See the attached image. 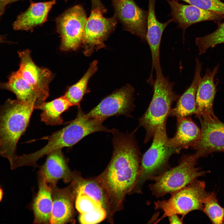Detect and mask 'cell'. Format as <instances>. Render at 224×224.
<instances>
[{"label":"cell","instance_id":"cell-7","mask_svg":"<svg viewBox=\"0 0 224 224\" xmlns=\"http://www.w3.org/2000/svg\"><path fill=\"white\" fill-rule=\"evenodd\" d=\"M205 187L204 181L196 179L171 194L169 199L155 202V209L161 210L164 212L156 223L171 214L180 215L184 218L192 211H203L204 202L208 194L206 191Z\"/></svg>","mask_w":224,"mask_h":224},{"label":"cell","instance_id":"cell-2","mask_svg":"<svg viewBox=\"0 0 224 224\" xmlns=\"http://www.w3.org/2000/svg\"><path fill=\"white\" fill-rule=\"evenodd\" d=\"M36 106L34 101L10 98L0 105V155L8 159L10 166L16 156L17 143L26 129Z\"/></svg>","mask_w":224,"mask_h":224},{"label":"cell","instance_id":"cell-17","mask_svg":"<svg viewBox=\"0 0 224 224\" xmlns=\"http://www.w3.org/2000/svg\"><path fill=\"white\" fill-rule=\"evenodd\" d=\"M47 155L39 172V178L52 186L56 185L57 182L61 180L66 183L72 181L74 174L68 166L62 149L56 150Z\"/></svg>","mask_w":224,"mask_h":224},{"label":"cell","instance_id":"cell-31","mask_svg":"<svg viewBox=\"0 0 224 224\" xmlns=\"http://www.w3.org/2000/svg\"><path fill=\"white\" fill-rule=\"evenodd\" d=\"M107 212L103 207L96 210L80 214L79 222L83 224H95L98 223L106 218Z\"/></svg>","mask_w":224,"mask_h":224},{"label":"cell","instance_id":"cell-1","mask_svg":"<svg viewBox=\"0 0 224 224\" xmlns=\"http://www.w3.org/2000/svg\"><path fill=\"white\" fill-rule=\"evenodd\" d=\"M136 130L124 134L111 130L112 158L105 169L96 177L106 194L112 217L122 209L126 196L132 192L138 177L141 160L134 137Z\"/></svg>","mask_w":224,"mask_h":224},{"label":"cell","instance_id":"cell-34","mask_svg":"<svg viewBox=\"0 0 224 224\" xmlns=\"http://www.w3.org/2000/svg\"><path fill=\"white\" fill-rule=\"evenodd\" d=\"M6 0H0V20L5 10L6 5Z\"/></svg>","mask_w":224,"mask_h":224},{"label":"cell","instance_id":"cell-8","mask_svg":"<svg viewBox=\"0 0 224 224\" xmlns=\"http://www.w3.org/2000/svg\"><path fill=\"white\" fill-rule=\"evenodd\" d=\"M86 19L85 11L80 5L69 8L56 19L62 50H75L82 45Z\"/></svg>","mask_w":224,"mask_h":224},{"label":"cell","instance_id":"cell-36","mask_svg":"<svg viewBox=\"0 0 224 224\" xmlns=\"http://www.w3.org/2000/svg\"><path fill=\"white\" fill-rule=\"evenodd\" d=\"M19 0H6L5 4H6V6H7V5L8 4L12 3L13 2H15L16 1H18Z\"/></svg>","mask_w":224,"mask_h":224},{"label":"cell","instance_id":"cell-32","mask_svg":"<svg viewBox=\"0 0 224 224\" xmlns=\"http://www.w3.org/2000/svg\"><path fill=\"white\" fill-rule=\"evenodd\" d=\"M177 214H173L168 216L170 224H182L184 217H179Z\"/></svg>","mask_w":224,"mask_h":224},{"label":"cell","instance_id":"cell-21","mask_svg":"<svg viewBox=\"0 0 224 224\" xmlns=\"http://www.w3.org/2000/svg\"><path fill=\"white\" fill-rule=\"evenodd\" d=\"M195 61L196 67L193 81L182 95L179 96L176 106L171 110L170 116L179 118L189 116L196 113V93L201 78V72L202 64L197 58Z\"/></svg>","mask_w":224,"mask_h":224},{"label":"cell","instance_id":"cell-18","mask_svg":"<svg viewBox=\"0 0 224 224\" xmlns=\"http://www.w3.org/2000/svg\"><path fill=\"white\" fill-rule=\"evenodd\" d=\"M148 0V10L147 20L146 39L150 49L152 57V67L149 78L153 79L154 69L161 66L160 50L161 38L163 33L166 27L171 22V18L167 21L159 22L156 16L155 4L156 0Z\"/></svg>","mask_w":224,"mask_h":224},{"label":"cell","instance_id":"cell-14","mask_svg":"<svg viewBox=\"0 0 224 224\" xmlns=\"http://www.w3.org/2000/svg\"><path fill=\"white\" fill-rule=\"evenodd\" d=\"M20 59L18 71L22 77L46 98L49 95V84L52 78L48 69L37 66L28 49L18 52Z\"/></svg>","mask_w":224,"mask_h":224},{"label":"cell","instance_id":"cell-5","mask_svg":"<svg viewBox=\"0 0 224 224\" xmlns=\"http://www.w3.org/2000/svg\"><path fill=\"white\" fill-rule=\"evenodd\" d=\"M198 159L194 153L184 155L177 166L151 178L150 180L154 181L149 185L152 195L158 198L171 194L209 173L196 166Z\"/></svg>","mask_w":224,"mask_h":224},{"label":"cell","instance_id":"cell-12","mask_svg":"<svg viewBox=\"0 0 224 224\" xmlns=\"http://www.w3.org/2000/svg\"><path fill=\"white\" fill-rule=\"evenodd\" d=\"M116 16L125 29L146 40L148 11L139 7L134 0H112Z\"/></svg>","mask_w":224,"mask_h":224},{"label":"cell","instance_id":"cell-15","mask_svg":"<svg viewBox=\"0 0 224 224\" xmlns=\"http://www.w3.org/2000/svg\"><path fill=\"white\" fill-rule=\"evenodd\" d=\"M51 187L53 204L50 223L72 222L74 215L73 202L77 196L73 183L63 189L56 185Z\"/></svg>","mask_w":224,"mask_h":224},{"label":"cell","instance_id":"cell-39","mask_svg":"<svg viewBox=\"0 0 224 224\" xmlns=\"http://www.w3.org/2000/svg\"><path fill=\"white\" fill-rule=\"evenodd\" d=\"M65 1H67L68 0H65Z\"/></svg>","mask_w":224,"mask_h":224},{"label":"cell","instance_id":"cell-38","mask_svg":"<svg viewBox=\"0 0 224 224\" xmlns=\"http://www.w3.org/2000/svg\"><path fill=\"white\" fill-rule=\"evenodd\" d=\"M1 142H0V147H1Z\"/></svg>","mask_w":224,"mask_h":224},{"label":"cell","instance_id":"cell-35","mask_svg":"<svg viewBox=\"0 0 224 224\" xmlns=\"http://www.w3.org/2000/svg\"><path fill=\"white\" fill-rule=\"evenodd\" d=\"M6 40V37L4 35H0V44L8 43Z\"/></svg>","mask_w":224,"mask_h":224},{"label":"cell","instance_id":"cell-4","mask_svg":"<svg viewBox=\"0 0 224 224\" xmlns=\"http://www.w3.org/2000/svg\"><path fill=\"white\" fill-rule=\"evenodd\" d=\"M155 71L156 77L152 84L153 97L146 111L139 119V126L143 127L146 131L145 143L152 138L159 126L166 124L172 104L179 97L173 91L174 83L164 76L161 66Z\"/></svg>","mask_w":224,"mask_h":224},{"label":"cell","instance_id":"cell-27","mask_svg":"<svg viewBox=\"0 0 224 224\" xmlns=\"http://www.w3.org/2000/svg\"><path fill=\"white\" fill-rule=\"evenodd\" d=\"M224 43V22L219 25L212 33L202 37H197L195 44L198 48L199 54L205 53L209 48Z\"/></svg>","mask_w":224,"mask_h":224},{"label":"cell","instance_id":"cell-29","mask_svg":"<svg viewBox=\"0 0 224 224\" xmlns=\"http://www.w3.org/2000/svg\"><path fill=\"white\" fill-rule=\"evenodd\" d=\"M75 206L80 214L90 212L102 207L100 203L91 197L81 193L77 195Z\"/></svg>","mask_w":224,"mask_h":224},{"label":"cell","instance_id":"cell-26","mask_svg":"<svg viewBox=\"0 0 224 224\" xmlns=\"http://www.w3.org/2000/svg\"><path fill=\"white\" fill-rule=\"evenodd\" d=\"M97 69V61L91 63L87 72L76 83L70 86L64 96L72 106H80L83 96L87 92L88 81Z\"/></svg>","mask_w":224,"mask_h":224},{"label":"cell","instance_id":"cell-25","mask_svg":"<svg viewBox=\"0 0 224 224\" xmlns=\"http://www.w3.org/2000/svg\"><path fill=\"white\" fill-rule=\"evenodd\" d=\"M71 106L64 95L50 101L44 102L36 109L42 111L40 115L41 121L47 125H56L63 123L61 114Z\"/></svg>","mask_w":224,"mask_h":224},{"label":"cell","instance_id":"cell-10","mask_svg":"<svg viewBox=\"0 0 224 224\" xmlns=\"http://www.w3.org/2000/svg\"><path fill=\"white\" fill-rule=\"evenodd\" d=\"M201 126L199 139L191 147L198 159L215 152H224V123L215 115L198 117Z\"/></svg>","mask_w":224,"mask_h":224},{"label":"cell","instance_id":"cell-37","mask_svg":"<svg viewBox=\"0 0 224 224\" xmlns=\"http://www.w3.org/2000/svg\"><path fill=\"white\" fill-rule=\"evenodd\" d=\"M3 191L2 188L0 187V202L1 201L3 196Z\"/></svg>","mask_w":224,"mask_h":224},{"label":"cell","instance_id":"cell-23","mask_svg":"<svg viewBox=\"0 0 224 224\" xmlns=\"http://www.w3.org/2000/svg\"><path fill=\"white\" fill-rule=\"evenodd\" d=\"M53 204L51 186L39 178L38 191L32 206L34 223H50Z\"/></svg>","mask_w":224,"mask_h":224},{"label":"cell","instance_id":"cell-20","mask_svg":"<svg viewBox=\"0 0 224 224\" xmlns=\"http://www.w3.org/2000/svg\"><path fill=\"white\" fill-rule=\"evenodd\" d=\"M0 89L9 91L14 93L17 99L23 101H34L35 109L45 102L47 99L27 82L17 71L9 75L7 82L0 81Z\"/></svg>","mask_w":224,"mask_h":224},{"label":"cell","instance_id":"cell-28","mask_svg":"<svg viewBox=\"0 0 224 224\" xmlns=\"http://www.w3.org/2000/svg\"><path fill=\"white\" fill-rule=\"evenodd\" d=\"M203 212L213 224L223 223L224 220V208L218 203L216 194L214 192L209 193L205 200Z\"/></svg>","mask_w":224,"mask_h":224},{"label":"cell","instance_id":"cell-3","mask_svg":"<svg viewBox=\"0 0 224 224\" xmlns=\"http://www.w3.org/2000/svg\"><path fill=\"white\" fill-rule=\"evenodd\" d=\"M104 120L89 116L78 107L76 118L62 129L41 139L48 141L47 144L37 152L22 156L24 164L27 166L36 165L39 158L56 150L72 146L83 138L92 133L103 132H110L102 123Z\"/></svg>","mask_w":224,"mask_h":224},{"label":"cell","instance_id":"cell-40","mask_svg":"<svg viewBox=\"0 0 224 224\" xmlns=\"http://www.w3.org/2000/svg\"></svg>","mask_w":224,"mask_h":224},{"label":"cell","instance_id":"cell-9","mask_svg":"<svg viewBox=\"0 0 224 224\" xmlns=\"http://www.w3.org/2000/svg\"><path fill=\"white\" fill-rule=\"evenodd\" d=\"M105 11V8L100 7L92 9L90 16L86 19L82 45L86 56H90L95 51L105 47V41L117 24L115 14L110 18L103 16V13Z\"/></svg>","mask_w":224,"mask_h":224},{"label":"cell","instance_id":"cell-13","mask_svg":"<svg viewBox=\"0 0 224 224\" xmlns=\"http://www.w3.org/2000/svg\"><path fill=\"white\" fill-rule=\"evenodd\" d=\"M166 1L171 9L170 15L173 22L183 30V38L186 29L194 24L205 21H219L224 17V16L215 12L180 3L177 0Z\"/></svg>","mask_w":224,"mask_h":224},{"label":"cell","instance_id":"cell-33","mask_svg":"<svg viewBox=\"0 0 224 224\" xmlns=\"http://www.w3.org/2000/svg\"><path fill=\"white\" fill-rule=\"evenodd\" d=\"M91 2L92 9H95L99 7L104 8L100 0H91Z\"/></svg>","mask_w":224,"mask_h":224},{"label":"cell","instance_id":"cell-6","mask_svg":"<svg viewBox=\"0 0 224 224\" xmlns=\"http://www.w3.org/2000/svg\"><path fill=\"white\" fill-rule=\"evenodd\" d=\"M166 125L159 126L155 130L152 145L141 160L138 177L132 192H141L145 182L169 168L170 157L180 153L181 150L169 145Z\"/></svg>","mask_w":224,"mask_h":224},{"label":"cell","instance_id":"cell-19","mask_svg":"<svg viewBox=\"0 0 224 224\" xmlns=\"http://www.w3.org/2000/svg\"><path fill=\"white\" fill-rule=\"evenodd\" d=\"M56 0L46 2H32L28 9L21 13L13 22L15 30L32 31L33 29L47 21L48 13Z\"/></svg>","mask_w":224,"mask_h":224},{"label":"cell","instance_id":"cell-11","mask_svg":"<svg viewBox=\"0 0 224 224\" xmlns=\"http://www.w3.org/2000/svg\"><path fill=\"white\" fill-rule=\"evenodd\" d=\"M134 91L131 86L126 85L105 98L87 114L90 117L104 121L114 116L124 115L130 117L134 108Z\"/></svg>","mask_w":224,"mask_h":224},{"label":"cell","instance_id":"cell-24","mask_svg":"<svg viewBox=\"0 0 224 224\" xmlns=\"http://www.w3.org/2000/svg\"><path fill=\"white\" fill-rule=\"evenodd\" d=\"M76 194L83 193L87 195L100 203L106 211L107 218L110 222H113L108 198L103 188L96 177L86 179L79 174H74L72 180Z\"/></svg>","mask_w":224,"mask_h":224},{"label":"cell","instance_id":"cell-22","mask_svg":"<svg viewBox=\"0 0 224 224\" xmlns=\"http://www.w3.org/2000/svg\"><path fill=\"white\" fill-rule=\"evenodd\" d=\"M201 130L189 116L177 118L176 131L169 145L181 150L191 147L200 138Z\"/></svg>","mask_w":224,"mask_h":224},{"label":"cell","instance_id":"cell-16","mask_svg":"<svg viewBox=\"0 0 224 224\" xmlns=\"http://www.w3.org/2000/svg\"><path fill=\"white\" fill-rule=\"evenodd\" d=\"M220 67L218 63L211 70L207 68L204 76L201 77L198 83L196 93L197 111L196 116H214L213 105L217 92V84L214 78Z\"/></svg>","mask_w":224,"mask_h":224},{"label":"cell","instance_id":"cell-30","mask_svg":"<svg viewBox=\"0 0 224 224\" xmlns=\"http://www.w3.org/2000/svg\"><path fill=\"white\" fill-rule=\"evenodd\" d=\"M184 1L202 9L224 16V3L219 0H177Z\"/></svg>","mask_w":224,"mask_h":224}]
</instances>
